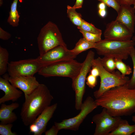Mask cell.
I'll use <instances>...</instances> for the list:
<instances>
[{"label":"cell","instance_id":"obj_15","mask_svg":"<svg viewBox=\"0 0 135 135\" xmlns=\"http://www.w3.org/2000/svg\"><path fill=\"white\" fill-rule=\"evenodd\" d=\"M116 20L124 25L132 33L134 32L135 9L131 6L122 5Z\"/></svg>","mask_w":135,"mask_h":135},{"label":"cell","instance_id":"obj_12","mask_svg":"<svg viewBox=\"0 0 135 135\" xmlns=\"http://www.w3.org/2000/svg\"><path fill=\"white\" fill-rule=\"evenodd\" d=\"M133 34L115 20L107 24L104 36L106 39L124 41L131 40Z\"/></svg>","mask_w":135,"mask_h":135},{"label":"cell","instance_id":"obj_37","mask_svg":"<svg viewBox=\"0 0 135 135\" xmlns=\"http://www.w3.org/2000/svg\"><path fill=\"white\" fill-rule=\"evenodd\" d=\"M99 9H105L106 8V5L104 3L101 2L98 6Z\"/></svg>","mask_w":135,"mask_h":135},{"label":"cell","instance_id":"obj_16","mask_svg":"<svg viewBox=\"0 0 135 135\" xmlns=\"http://www.w3.org/2000/svg\"><path fill=\"white\" fill-rule=\"evenodd\" d=\"M0 90L4 93V95L0 98V104L6 102L17 100L22 96V92L12 84L7 78L0 77Z\"/></svg>","mask_w":135,"mask_h":135},{"label":"cell","instance_id":"obj_13","mask_svg":"<svg viewBox=\"0 0 135 135\" xmlns=\"http://www.w3.org/2000/svg\"><path fill=\"white\" fill-rule=\"evenodd\" d=\"M57 103L50 106L45 109L29 126L30 132L34 135H41L46 131L47 124L52 118L57 108Z\"/></svg>","mask_w":135,"mask_h":135},{"label":"cell","instance_id":"obj_22","mask_svg":"<svg viewBox=\"0 0 135 135\" xmlns=\"http://www.w3.org/2000/svg\"><path fill=\"white\" fill-rule=\"evenodd\" d=\"M67 8L68 16L70 21L77 26H80L83 20L81 14L77 12L76 10V9L73 6L68 5Z\"/></svg>","mask_w":135,"mask_h":135},{"label":"cell","instance_id":"obj_31","mask_svg":"<svg viewBox=\"0 0 135 135\" xmlns=\"http://www.w3.org/2000/svg\"><path fill=\"white\" fill-rule=\"evenodd\" d=\"M60 130L58 127L54 124L52 126L49 130L46 131L45 132V135H57Z\"/></svg>","mask_w":135,"mask_h":135},{"label":"cell","instance_id":"obj_23","mask_svg":"<svg viewBox=\"0 0 135 135\" xmlns=\"http://www.w3.org/2000/svg\"><path fill=\"white\" fill-rule=\"evenodd\" d=\"M116 68L124 76L129 75L132 72L130 67L127 65L122 61V60L114 59Z\"/></svg>","mask_w":135,"mask_h":135},{"label":"cell","instance_id":"obj_8","mask_svg":"<svg viewBox=\"0 0 135 135\" xmlns=\"http://www.w3.org/2000/svg\"><path fill=\"white\" fill-rule=\"evenodd\" d=\"M98 106L95 100L92 97L89 96L82 103L80 111L78 114L73 118L64 120L60 122H54V124L60 130L64 129L77 130L87 115Z\"/></svg>","mask_w":135,"mask_h":135},{"label":"cell","instance_id":"obj_36","mask_svg":"<svg viewBox=\"0 0 135 135\" xmlns=\"http://www.w3.org/2000/svg\"><path fill=\"white\" fill-rule=\"evenodd\" d=\"M98 13L99 15L102 17H105L106 14V12L105 9H99Z\"/></svg>","mask_w":135,"mask_h":135},{"label":"cell","instance_id":"obj_6","mask_svg":"<svg viewBox=\"0 0 135 135\" xmlns=\"http://www.w3.org/2000/svg\"><path fill=\"white\" fill-rule=\"evenodd\" d=\"M37 40L40 55L58 46L67 47L57 26L50 21L41 28Z\"/></svg>","mask_w":135,"mask_h":135},{"label":"cell","instance_id":"obj_38","mask_svg":"<svg viewBox=\"0 0 135 135\" xmlns=\"http://www.w3.org/2000/svg\"><path fill=\"white\" fill-rule=\"evenodd\" d=\"M132 120L135 124V115L132 116Z\"/></svg>","mask_w":135,"mask_h":135},{"label":"cell","instance_id":"obj_32","mask_svg":"<svg viewBox=\"0 0 135 135\" xmlns=\"http://www.w3.org/2000/svg\"><path fill=\"white\" fill-rule=\"evenodd\" d=\"M11 36V34L0 28V38L4 40H9Z\"/></svg>","mask_w":135,"mask_h":135},{"label":"cell","instance_id":"obj_19","mask_svg":"<svg viewBox=\"0 0 135 135\" xmlns=\"http://www.w3.org/2000/svg\"><path fill=\"white\" fill-rule=\"evenodd\" d=\"M95 43L90 42L83 38H80L76 44L74 48L70 50L72 52L78 55L89 49L94 48Z\"/></svg>","mask_w":135,"mask_h":135},{"label":"cell","instance_id":"obj_5","mask_svg":"<svg viewBox=\"0 0 135 135\" xmlns=\"http://www.w3.org/2000/svg\"><path fill=\"white\" fill-rule=\"evenodd\" d=\"M82 64L74 59L61 60L43 66L38 73L45 77H66L72 80L78 74Z\"/></svg>","mask_w":135,"mask_h":135},{"label":"cell","instance_id":"obj_33","mask_svg":"<svg viewBox=\"0 0 135 135\" xmlns=\"http://www.w3.org/2000/svg\"><path fill=\"white\" fill-rule=\"evenodd\" d=\"M121 5H126L131 6L135 3V0H116Z\"/></svg>","mask_w":135,"mask_h":135},{"label":"cell","instance_id":"obj_4","mask_svg":"<svg viewBox=\"0 0 135 135\" xmlns=\"http://www.w3.org/2000/svg\"><path fill=\"white\" fill-rule=\"evenodd\" d=\"M92 66H96L100 72V84L98 89L94 92L96 99L100 97L105 92L109 90L126 84L130 80L129 78L124 76L118 71L110 72L106 70L102 66L101 58L100 57L94 59Z\"/></svg>","mask_w":135,"mask_h":135},{"label":"cell","instance_id":"obj_7","mask_svg":"<svg viewBox=\"0 0 135 135\" xmlns=\"http://www.w3.org/2000/svg\"><path fill=\"white\" fill-rule=\"evenodd\" d=\"M94 56L93 51L91 50L88 52L82 62V66L78 74L72 80V86L75 92V107L77 110H80L82 104V98L86 90V76L92 66Z\"/></svg>","mask_w":135,"mask_h":135},{"label":"cell","instance_id":"obj_2","mask_svg":"<svg viewBox=\"0 0 135 135\" xmlns=\"http://www.w3.org/2000/svg\"><path fill=\"white\" fill-rule=\"evenodd\" d=\"M24 97L20 116L24 124L28 126L50 106L54 98L47 87L43 84H40L30 94H24Z\"/></svg>","mask_w":135,"mask_h":135},{"label":"cell","instance_id":"obj_24","mask_svg":"<svg viewBox=\"0 0 135 135\" xmlns=\"http://www.w3.org/2000/svg\"><path fill=\"white\" fill-rule=\"evenodd\" d=\"M101 61L103 66L107 71L110 72L115 71L116 68L114 58L104 56L101 58Z\"/></svg>","mask_w":135,"mask_h":135},{"label":"cell","instance_id":"obj_20","mask_svg":"<svg viewBox=\"0 0 135 135\" xmlns=\"http://www.w3.org/2000/svg\"><path fill=\"white\" fill-rule=\"evenodd\" d=\"M18 0H14L12 3L9 16L7 20L8 22L12 26H18L20 16L17 10V4Z\"/></svg>","mask_w":135,"mask_h":135},{"label":"cell","instance_id":"obj_21","mask_svg":"<svg viewBox=\"0 0 135 135\" xmlns=\"http://www.w3.org/2000/svg\"><path fill=\"white\" fill-rule=\"evenodd\" d=\"M9 54L5 48L0 46V75L4 74L8 70Z\"/></svg>","mask_w":135,"mask_h":135},{"label":"cell","instance_id":"obj_27","mask_svg":"<svg viewBox=\"0 0 135 135\" xmlns=\"http://www.w3.org/2000/svg\"><path fill=\"white\" fill-rule=\"evenodd\" d=\"M79 30L82 34L83 38L90 42L96 43L102 40L101 36L102 34L92 33L80 29Z\"/></svg>","mask_w":135,"mask_h":135},{"label":"cell","instance_id":"obj_18","mask_svg":"<svg viewBox=\"0 0 135 135\" xmlns=\"http://www.w3.org/2000/svg\"><path fill=\"white\" fill-rule=\"evenodd\" d=\"M135 133V124L130 125L128 121L122 119L118 126L108 135H130Z\"/></svg>","mask_w":135,"mask_h":135},{"label":"cell","instance_id":"obj_1","mask_svg":"<svg viewBox=\"0 0 135 135\" xmlns=\"http://www.w3.org/2000/svg\"><path fill=\"white\" fill-rule=\"evenodd\" d=\"M98 106L106 108L113 116H128L135 112V88L126 84L112 88L95 100Z\"/></svg>","mask_w":135,"mask_h":135},{"label":"cell","instance_id":"obj_30","mask_svg":"<svg viewBox=\"0 0 135 135\" xmlns=\"http://www.w3.org/2000/svg\"><path fill=\"white\" fill-rule=\"evenodd\" d=\"M97 77L89 74L86 77V84L90 88H93L97 83Z\"/></svg>","mask_w":135,"mask_h":135},{"label":"cell","instance_id":"obj_14","mask_svg":"<svg viewBox=\"0 0 135 135\" xmlns=\"http://www.w3.org/2000/svg\"><path fill=\"white\" fill-rule=\"evenodd\" d=\"M10 83L22 91L24 94L31 93L40 84L34 76H5Z\"/></svg>","mask_w":135,"mask_h":135},{"label":"cell","instance_id":"obj_39","mask_svg":"<svg viewBox=\"0 0 135 135\" xmlns=\"http://www.w3.org/2000/svg\"><path fill=\"white\" fill-rule=\"evenodd\" d=\"M134 8L135 9V3L134 4ZM132 40H133L135 42V36H133L132 37Z\"/></svg>","mask_w":135,"mask_h":135},{"label":"cell","instance_id":"obj_10","mask_svg":"<svg viewBox=\"0 0 135 135\" xmlns=\"http://www.w3.org/2000/svg\"><path fill=\"white\" fill-rule=\"evenodd\" d=\"M120 116L111 115L104 108L99 114L94 115L92 120L96 124L94 135H108L118 126L122 120Z\"/></svg>","mask_w":135,"mask_h":135},{"label":"cell","instance_id":"obj_40","mask_svg":"<svg viewBox=\"0 0 135 135\" xmlns=\"http://www.w3.org/2000/svg\"><path fill=\"white\" fill-rule=\"evenodd\" d=\"M134 88H135V86Z\"/></svg>","mask_w":135,"mask_h":135},{"label":"cell","instance_id":"obj_28","mask_svg":"<svg viewBox=\"0 0 135 135\" xmlns=\"http://www.w3.org/2000/svg\"><path fill=\"white\" fill-rule=\"evenodd\" d=\"M13 125L12 124H0V134L1 135H16L15 132H12L11 129Z\"/></svg>","mask_w":135,"mask_h":135},{"label":"cell","instance_id":"obj_17","mask_svg":"<svg viewBox=\"0 0 135 135\" xmlns=\"http://www.w3.org/2000/svg\"><path fill=\"white\" fill-rule=\"evenodd\" d=\"M19 106V104L17 102H13L9 105L2 104L0 108V124H12L15 121L17 117L13 111Z\"/></svg>","mask_w":135,"mask_h":135},{"label":"cell","instance_id":"obj_29","mask_svg":"<svg viewBox=\"0 0 135 135\" xmlns=\"http://www.w3.org/2000/svg\"><path fill=\"white\" fill-rule=\"evenodd\" d=\"M104 3L109 7H111L114 9L117 13L119 10L120 5L116 0H97Z\"/></svg>","mask_w":135,"mask_h":135},{"label":"cell","instance_id":"obj_34","mask_svg":"<svg viewBox=\"0 0 135 135\" xmlns=\"http://www.w3.org/2000/svg\"><path fill=\"white\" fill-rule=\"evenodd\" d=\"M90 74L97 77L99 76L100 72L98 68L96 66H92L90 71Z\"/></svg>","mask_w":135,"mask_h":135},{"label":"cell","instance_id":"obj_9","mask_svg":"<svg viewBox=\"0 0 135 135\" xmlns=\"http://www.w3.org/2000/svg\"><path fill=\"white\" fill-rule=\"evenodd\" d=\"M44 65L36 58L11 61L8 63V70L10 76H34Z\"/></svg>","mask_w":135,"mask_h":135},{"label":"cell","instance_id":"obj_35","mask_svg":"<svg viewBox=\"0 0 135 135\" xmlns=\"http://www.w3.org/2000/svg\"><path fill=\"white\" fill-rule=\"evenodd\" d=\"M83 1L84 0H76L75 3L73 7L76 9L82 8Z\"/></svg>","mask_w":135,"mask_h":135},{"label":"cell","instance_id":"obj_25","mask_svg":"<svg viewBox=\"0 0 135 135\" xmlns=\"http://www.w3.org/2000/svg\"><path fill=\"white\" fill-rule=\"evenodd\" d=\"M77 28L88 32L96 34H102V31L91 23H88L83 19L81 25Z\"/></svg>","mask_w":135,"mask_h":135},{"label":"cell","instance_id":"obj_3","mask_svg":"<svg viewBox=\"0 0 135 135\" xmlns=\"http://www.w3.org/2000/svg\"><path fill=\"white\" fill-rule=\"evenodd\" d=\"M135 45L132 39L122 41L104 39L96 43L94 48L100 55L125 60Z\"/></svg>","mask_w":135,"mask_h":135},{"label":"cell","instance_id":"obj_11","mask_svg":"<svg viewBox=\"0 0 135 135\" xmlns=\"http://www.w3.org/2000/svg\"><path fill=\"white\" fill-rule=\"evenodd\" d=\"M77 56L68 50L67 47L58 46L36 58L45 66L61 60L74 59Z\"/></svg>","mask_w":135,"mask_h":135},{"label":"cell","instance_id":"obj_26","mask_svg":"<svg viewBox=\"0 0 135 135\" xmlns=\"http://www.w3.org/2000/svg\"><path fill=\"white\" fill-rule=\"evenodd\" d=\"M130 56L133 64V71L132 76L126 84L130 89H133L135 86V48H134L132 50Z\"/></svg>","mask_w":135,"mask_h":135}]
</instances>
